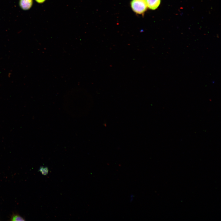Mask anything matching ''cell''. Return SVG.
I'll list each match as a JSON object with an SVG mask.
<instances>
[{
    "mask_svg": "<svg viewBox=\"0 0 221 221\" xmlns=\"http://www.w3.org/2000/svg\"><path fill=\"white\" fill-rule=\"evenodd\" d=\"M147 8L154 10L157 9L160 6L161 0H145Z\"/></svg>",
    "mask_w": 221,
    "mask_h": 221,
    "instance_id": "7a4b0ae2",
    "label": "cell"
},
{
    "mask_svg": "<svg viewBox=\"0 0 221 221\" xmlns=\"http://www.w3.org/2000/svg\"><path fill=\"white\" fill-rule=\"evenodd\" d=\"M33 2V0H20L19 5L23 10H27L31 8Z\"/></svg>",
    "mask_w": 221,
    "mask_h": 221,
    "instance_id": "3957f363",
    "label": "cell"
},
{
    "mask_svg": "<svg viewBox=\"0 0 221 221\" xmlns=\"http://www.w3.org/2000/svg\"><path fill=\"white\" fill-rule=\"evenodd\" d=\"M130 5L133 12L138 14L143 15L147 10L145 0H131Z\"/></svg>",
    "mask_w": 221,
    "mask_h": 221,
    "instance_id": "6da1fadb",
    "label": "cell"
},
{
    "mask_svg": "<svg viewBox=\"0 0 221 221\" xmlns=\"http://www.w3.org/2000/svg\"><path fill=\"white\" fill-rule=\"evenodd\" d=\"M40 171L44 175H46L48 173V169L47 168L41 167L40 169Z\"/></svg>",
    "mask_w": 221,
    "mask_h": 221,
    "instance_id": "5b68a950",
    "label": "cell"
},
{
    "mask_svg": "<svg viewBox=\"0 0 221 221\" xmlns=\"http://www.w3.org/2000/svg\"><path fill=\"white\" fill-rule=\"evenodd\" d=\"M12 221H25V220L17 214H14L11 218Z\"/></svg>",
    "mask_w": 221,
    "mask_h": 221,
    "instance_id": "277c9868",
    "label": "cell"
},
{
    "mask_svg": "<svg viewBox=\"0 0 221 221\" xmlns=\"http://www.w3.org/2000/svg\"><path fill=\"white\" fill-rule=\"evenodd\" d=\"M36 2L39 3H42L44 2L46 0H35Z\"/></svg>",
    "mask_w": 221,
    "mask_h": 221,
    "instance_id": "8992f818",
    "label": "cell"
}]
</instances>
